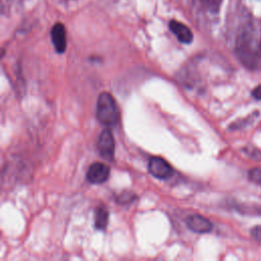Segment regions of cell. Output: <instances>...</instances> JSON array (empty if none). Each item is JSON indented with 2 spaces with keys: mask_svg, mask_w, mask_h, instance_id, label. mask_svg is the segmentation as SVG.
<instances>
[{
  "mask_svg": "<svg viewBox=\"0 0 261 261\" xmlns=\"http://www.w3.org/2000/svg\"><path fill=\"white\" fill-rule=\"evenodd\" d=\"M251 95L253 96L254 99H256V100H258V101H261V85L256 86V87L252 90Z\"/></svg>",
  "mask_w": 261,
  "mask_h": 261,
  "instance_id": "9a60e30c",
  "label": "cell"
},
{
  "mask_svg": "<svg viewBox=\"0 0 261 261\" xmlns=\"http://www.w3.org/2000/svg\"><path fill=\"white\" fill-rule=\"evenodd\" d=\"M108 220H109L108 210L103 206L97 207L94 213V225L96 229H99V230L105 229L108 225Z\"/></svg>",
  "mask_w": 261,
  "mask_h": 261,
  "instance_id": "9c48e42d",
  "label": "cell"
},
{
  "mask_svg": "<svg viewBox=\"0 0 261 261\" xmlns=\"http://www.w3.org/2000/svg\"><path fill=\"white\" fill-rule=\"evenodd\" d=\"M234 53L248 69L255 70L261 61V29L255 22H248L238 34Z\"/></svg>",
  "mask_w": 261,
  "mask_h": 261,
  "instance_id": "6da1fadb",
  "label": "cell"
},
{
  "mask_svg": "<svg viewBox=\"0 0 261 261\" xmlns=\"http://www.w3.org/2000/svg\"><path fill=\"white\" fill-rule=\"evenodd\" d=\"M148 169L153 176L159 179L169 178L173 173V169L169 165V163L165 159L156 156L150 158L148 163Z\"/></svg>",
  "mask_w": 261,
  "mask_h": 261,
  "instance_id": "277c9868",
  "label": "cell"
},
{
  "mask_svg": "<svg viewBox=\"0 0 261 261\" xmlns=\"http://www.w3.org/2000/svg\"><path fill=\"white\" fill-rule=\"evenodd\" d=\"M201 5L210 13H218L221 4H222V0H199Z\"/></svg>",
  "mask_w": 261,
  "mask_h": 261,
  "instance_id": "7c38bea8",
  "label": "cell"
},
{
  "mask_svg": "<svg viewBox=\"0 0 261 261\" xmlns=\"http://www.w3.org/2000/svg\"><path fill=\"white\" fill-rule=\"evenodd\" d=\"M250 234L252 237V239L261 244V224H258V225H254L251 229H250Z\"/></svg>",
  "mask_w": 261,
  "mask_h": 261,
  "instance_id": "5bb4252c",
  "label": "cell"
},
{
  "mask_svg": "<svg viewBox=\"0 0 261 261\" xmlns=\"http://www.w3.org/2000/svg\"><path fill=\"white\" fill-rule=\"evenodd\" d=\"M110 175V168L108 165L101 162L92 163L87 171L86 177L88 181L94 185L105 182Z\"/></svg>",
  "mask_w": 261,
  "mask_h": 261,
  "instance_id": "5b68a950",
  "label": "cell"
},
{
  "mask_svg": "<svg viewBox=\"0 0 261 261\" xmlns=\"http://www.w3.org/2000/svg\"><path fill=\"white\" fill-rule=\"evenodd\" d=\"M260 115V112L257 110V111H254L253 113L249 114L248 116H246L245 118H241L239 119L238 121H234L232 122L230 125H229V128L230 129H239V128H244V127H247L248 125L254 123L257 118L259 117Z\"/></svg>",
  "mask_w": 261,
  "mask_h": 261,
  "instance_id": "30bf717a",
  "label": "cell"
},
{
  "mask_svg": "<svg viewBox=\"0 0 261 261\" xmlns=\"http://www.w3.org/2000/svg\"><path fill=\"white\" fill-rule=\"evenodd\" d=\"M169 30L175 35L177 40L182 44H191L194 40V35L189 27L180 21L171 19L168 23Z\"/></svg>",
  "mask_w": 261,
  "mask_h": 261,
  "instance_id": "ba28073f",
  "label": "cell"
},
{
  "mask_svg": "<svg viewBox=\"0 0 261 261\" xmlns=\"http://www.w3.org/2000/svg\"><path fill=\"white\" fill-rule=\"evenodd\" d=\"M96 116L99 122L108 127L114 126L119 120V110L111 94L102 92L97 99Z\"/></svg>",
  "mask_w": 261,
  "mask_h": 261,
  "instance_id": "7a4b0ae2",
  "label": "cell"
},
{
  "mask_svg": "<svg viewBox=\"0 0 261 261\" xmlns=\"http://www.w3.org/2000/svg\"><path fill=\"white\" fill-rule=\"evenodd\" d=\"M137 194L133 191L125 190L116 196V202L120 205H127L133 203L137 199Z\"/></svg>",
  "mask_w": 261,
  "mask_h": 261,
  "instance_id": "8fae6325",
  "label": "cell"
},
{
  "mask_svg": "<svg viewBox=\"0 0 261 261\" xmlns=\"http://www.w3.org/2000/svg\"><path fill=\"white\" fill-rule=\"evenodd\" d=\"M97 149L102 158L108 161H113L115 152V142L113 135L109 128H104L99 135Z\"/></svg>",
  "mask_w": 261,
  "mask_h": 261,
  "instance_id": "3957f363",
  "label": "cell"
},
{
  "mask_svg": "<svg viewBox=\"0 0 261 261\" xmlns=\"http://www.w3.org/2000/svg\"><path fill=\"white\" fill-rule=\"evenodd\" d=\"M249 179L256 184L261 185V167H254L248 173Z\"/></svg>",
  "mask_w": 261,
  "mask_h": 261,
  "instance_id": "4fadbf2b",
  "label": "cell"
},
{
  "mask_svg": "<svg viewBox=\"0 0 261 261\" xmlns=\"http://www.w3.org/2000/svg\"><path fill=\"white\" fill-rule=\"evenodd\" d=\"M187 225L188 227L197 233H207L212 230V223L211 221L200 215V214H192L187 218Z\"/></svg>",
  "mask_w": 261,
  "mask_h": 261,
  "instance_id": "52a82bcc",
  "label": "cell"
},
{
  "mask_svg": "<svg viewBox=\"0 0 261 261\" xmlns=\"http://www.w3.org/2000/svg\"><path fill=\"white\" fill-rule=\"evenodd\" d=\"M51 41L55 48V51L59 54H62L66 50V30L62 22H56L50 32Z\"/></svg>",
  "mask_w": 261,
  "mask_h": 261,
  "instance_id": "8992f818",
  "label": "cell"
}]
</instances>
